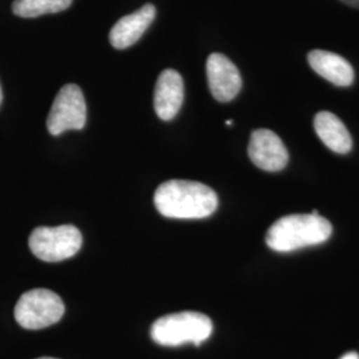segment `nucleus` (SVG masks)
<instances>
[{"mask_svg": "<svg viewBox=\"0 0 359 359\" xmlns=\"http://www.w3.org/2000/svg\"><path fill=\"white\" fill-rule=\"evenodd\" d=\"M314 129L321 142L335 154H345L351 151L353 140L345 124L332 112H320L314 117Z\"/></svg>", "mask_w": 359, "mask_h": 359, "instance_id": "obj_12", "label": "nucleus"}, {"mask_svg": "<svg viewBox=\"0 0 359 359\" xmlns=\"http://www.w3.org/2000/svg\"><path fill=\"white\" fill-rule=\"evenodd\" d=\"M231 124H233V121H231V120H228V121H226V126H231Z\"/></svg>", "mask_w": 359, "mask_h": 359, "instance_id": "obj_17", "label": "nucleus"}, {"mask_svg": "<svg viewBox=\"0 0 359 359\" xmlns=\"http://www.w3.org/2000/svg\"><path fill=\"white\" fill-rule=\"evenodd\" d=\"M154 205L168 218L194 219L209 217L217 209L216 192L203 182L169 180L154 193Z\"/></svg>", "mask_w": 359, "mask_h": 359, "instance_id": "obj_1", "label": "nucleus"}, {"mask_svg": "<svg viewBox=\"0 0 359 359\" xmlns=\"http://www.w3.org/2000/svg\"><path fill=\"white\" fill-rule=\"evenodd\" d=\"M81 244V233L74 225L40 226L31 233L28 240L34 256L46 262H59L75 256Z\"/></svg>", "mask_w": 359, "mask_h": 359, "instance_id": "obj_5", "label": "nucleus"}, {"mask_svg": "<svg viewBox=\"0 0 359 359\" xmlns=\"http://www.w3.org/2000/svg\"><path fill=\"white\" fill-rule=\"evenodd\" d=\"M206 76L209 90L219 103L231 102L243 87L238 68L222 53H212L208 57Z\"/></svg>", "mask_w": 359, "mask_h": 359, "instance_id": "obj_7", "label": "nucleus"}, {"mask_svg": "<svg viewBox=\"0 0 359 359\" xmlns=\"http://www.w3.org/2000/svg\"><path fill=\"white\" fill-rule=\"evenodd\" d=\"M87 121V105L84 95L76 84H65L57 92L47 117V129L52 136L65 130L83 129Z\"/></svg>", "mask_w": 359, "mask_h": 359, "instance_id": "obj_6", "label": "nucleus"}, {"mask_svg": "<svg viewBox=\"0 0 359 359\" xmlns=\"http://www.w3.org/2000/svg\"><path fill=\"white\" fill-rule=\"evenodd\" d=\"M344 3H346L347 6H351L354 8H359V0H341Z\"/></svg>", "mask_w": 359, "mask_h": 359, "instance_id": "obj_14", "label": "nucleus"}, {"mask_svg": "<svg viewBox=\"0 0 359 359\" xmlns=\"http://www.w3.org/2000/svg\"><path fill=\"white\" fill-rule=\"evenodd\" d=\"M72 4V0H15L13 11L20 18H38L46 13H62Z\"/></svg>", "mask_w": 359, "mask_h": 359, "instance_id": "obj_13", "label": "nucleus"}, {"mask_svg": "<svg viewBox=\"0 0 359 359\" xmlns=\"http://www.w3.org/2000/svg\"><path fill=\"white\" fill-rule=\"evenodd\" d=\"M333 233L332 224L320 215H289L276 221L266 233V244L280 253L323 244Z\"/></svg>", "mask_w": 359, "mask_h": 359, "instance_id": "obj_2", "label": "nucleus"}, {"mask_svg": "<svg viewBox=\"0 0 359 359\" xmlns=\"http://www.w3.org/2000/svg\"><path fill=\"white\" fill-rule=\"evenodd\" d=\"M248 154L256 167L266 172L283 170L289 161L283 140L269 129H257L252 133Z\"/></svg>", "mask_w": 359, "mask_h": 359, "instance_id": "obj_8", "label": "nucleus"}, {"mask_svg": "<svg viewBox=\"0 0 359 359\" xmlns=\"http://www.w3.org/2000/svg\"><path fill=\"white\" fill-rule=\"evenodd\" d=\"M156 16L154 4H145L136 13L123 16L109 32V41L116 50H126L142 38Z\"/></svg>", "mask_w": 359, "mask_h": 359, "instance_id": "obj_10", "label": "nucleus"}, {"mask_svg": "<svg viewBox=\"0 0 359 359\" xmlns=\"http://www.w3.org/2000/svg\"><path fill=\"white\" fill-rule=\"evenodd\" d=\"M341 359H359V355L357 353L351 351V353H346Z\"/></svg>", "mask_w": 359, "mask_h": 359, "instance_id": "obj_15", "label": "nucleus"}, {"mask_svg": "<svg viewBox=\"0 0 359 359\" xmlns=\"http://www.w3.org/2000/svg\"><path fill=\"white\" fill-rule=\"evenodd\" d=\"M38 359H56V358H50V357H43V358H38Z\"/></svg>", "mask_w": 359, "mask_h": 359, "instance_id": "obj_18", "label": "nucleus"}, {"mask_svg": "<svg viewBox=\"0 0 359 359\" xmlns=\"http://www.w3.org/2000/svg\"><path fill=\"white\" fill-rule=\"evenodd\" d=\"M309 65L316 74L334 86L348 87L354 81V69L345 57L330 51L313 50L308 55Z\"/></svg>", "mask_w": 359, "mask_h": 359, "instance_id": "obj_11", "label": "nucleus"}, {"mask_svg": "<svg viewBox=\"0 0 359 359\" xmlns=\"http://www.w3.org/2000/svg\"><path fill=\"white\" fill-rule=\"evenodd\" d=\"M1 100H3V90H1V87H0V104H1Z\"/></svg>", "mask_w": 359, "mask_h": 359, "instance_id": "obj_16", "label": "nucleus"}, {"mask_svg": "<svg viewBox=\"0 0 359 359\" xmlns=\"http://www.w3.org/2000/svg\"><path fill=\"white\" fill-rule=\"evenodd\" d=\"M213 332L212 320L197 311H181L156 320L151 337L161 346H181L185 344L201 345Z\"/></svg>", "mask_w": 359, "mask_h": 359, "instance_id": "obj_3", "label": "nucleus"}, {"mask_svg": "<svg viewBox=\"0 0 359 359\" xmlns=\"http://www.w3.org/2000/svg\"><path fill=\"white\" fill-rule=\"evenodd\" d=\"M184 102V80L177 71L165 69L160 74L154 88V111L157 116L169 121L179 114Z\"/></svg>", "mask_w": 359, "mask_h": 359, "instance_id": "obj_9", "label": "nucleus"}, {"mask_svg": "<svg viewBox=\"0 0 359 359\" xmlns=\"http://www.w3.org/2000/svg\"><path fill=\"white\" fill-rule=\"evenodd\" d=\"M65 314L62 298L48 289H32L15 306V320L27 330H40L60 321Z\"/></svg>", "mask_w": 359, "mask_h": 359, "instance_id": "obj_4", "label": "nucleus"}]
</instances>
